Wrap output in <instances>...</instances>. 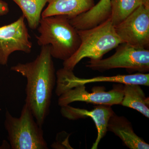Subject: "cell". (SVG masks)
I'll return each instance as SVG.
<instances>
[{
    "label": "cell",
    "mask_w": 149,
    "mask_h": 149,
    "mask_svg": "<svg viewBox=\"0 0 149 149\" xmlns=\"http://www.w3.org/2000/svg\"><path fill=\"white\" fill-rule=\"evenodd\" d=\"M10 70L27 79L25 104L36 122L42 127L50 111L53 91L56 82L55 69L49 46H42L32 61L18 63Z\"/></svg>",
    "instance_id": "cell-1"
},
{
    "label": "cell",
    "mask_w": 149,
    "mask_h": 149,
    "mask_svg": "<svg viewBox=\"0 0 149 149\" xmlns=\"http://www.w3.org/2000/svg\"><path fill=\"white\" fill-rule=\"evenodd\" d=\"M36 36L39 46H49L52 57L66 61L76 52L80 44L77 30L63 15L42 17Z\"/></svg>",
    "instance_id": "cell-2"
},
{
    "label": "cell",
    "mask_w": 149,
    "mask_h": 149,
    "mask_svg": "<svg viewBox=\"0 0 149 149\" xmlns=\"http://www.w3.org/2000/svg\"><path fill=\"white\" fill-rule=\"evenodd\" d=\"M80 44L76 52L63 62V68L73 71L83 58H102L104 55L123 43L109 18L93 28L77 30Z\"/></svg>",
    "instance_id": "cell-3"
},
{
    "label": "cell",
    "mask_w": 149,
    "mask_h": 149,
    "mask_svg": "<svg viewBox=\"0 0 149 149\" xmlns=\"http://www.w3.org/2000/svg\"><path fill=\"white\" fill-rule=\"evenodd\" d=\"M5 117V128L12 149H48L42 127L38 125L26 104L23 106L19 117L13 116L8 110Z\"/></svg>",
    "instance_id": "cell-4"
},
{
    "label": "cell",
    "mask_w": 149,
    "mask_h": 149,
    "mask_svg": "<svg viewBox=\"0 0 149 149\" xmlns=\"http://www.w3.org/2000/svg\"><path fill=\"white\" fill-rule=\"evenodd\" d=\"M116 49L113 55L105 59H91L86 66L101 72L118 68H125L130 73L149 72V49L137 47L125 43H121Z\"/></svg>",
    "instance_id": "cell-5"
},
{
    "label": "cell",
    "mask_w": 149,
    "mask_h": 149,
    "mask_svg": "<svg viewBox=\"0 0 149 149\" xmlns=\"http://www.w3.org/2000/svg\"><path fill=\"white\" fill-rule=\"evenodd\" d=\"M30 38L23 15L13 23L0 27V65H6L14 52L30 53L32 48Z\"/></svg>",
    "instance_id": "cell-6"
},
{
    "label": "cell",
    "mask_w": 149,
    "mask_h": 149,
    "mask_svg": "<svg viewBox=\"0 0 149 149\" xmlns=\"http://www.w3.org/2000/svg\"><path fill=\"white\" fill-rule=\"evenodd\" d=\"M114 27L123 43L149 49V9L143 5Z\"/></svg>",
    "instance_id": "cell-7"
},
{
    "label": "cell",
    "mask_w": 149,
    "mask_h": 149,
    "mask_svg": "<svg viewBox=\"0 0 149 149\" xmlns=\"http://www.w3.org/2000/svg\"><path fill=\"white\" fill-rule=\"evenodd\" d=\"M123 84L118 83L110 91H104L100 88L90 93L86 91L85 85H78L63 91L59 96L58 102L61 107L75 102L111 106L120 104L123 98Z\"/></svg>",
    "instance_id": "cell-8"
},
{
    "label": "cell",
    "mask_w": 149,
    "mask_h": 149,
    "mask_svg": "<svg viewBox=\"0 0 149 149\" xmlns=\"http://www.w3.org/2000/svg\"><path fill=\"white\" fill-rule=\"evenodd\" d=\"M56 93L59 96L65 90L80 85L100 82H111L123 84H136L149 86V74L138 73L111 76H98L91 78H80L75 76L73 71L63 68L57 71Z\"/></svg>",
    "instance_id": "cell-9"
},
{
    "label": "cell",
    "mask_w": 149,
    "mask_h": 149,
    "mask_svg": "<svg viewBox=\"0 0 149 149\" xmlns=\"http://www.w3.org/2000/svg\"><path fill=\"white\" fill-rule=\"evenodd\" d=\"M61 115L70 120H76L90 117L93 119L97 131V136L91 149H97L100 141L106 135L109 120L114 111L111 106L97 105L91 110L73 107L69 105L61 107Z\"/></svg>",
    "instance_id": "cell-10"
},
{
    "label": "cell",
    "mask_w": 149,
    "mask_h": 149,
    "mask_svg": "<svg viewBox=\"0 0 149 149\" xmlns=\"http://www.w3.org/2000/svg\"><path fill=\"white\" fill-rule=\"evenodd\" d=\"M47 7L42 17L63 15L70 19L90 10L95 5L94 0H47Z\"/></svg>",
    "instance_id": "cell-11"
},
{
    "label": "cell",
    "mask_w": 149,
    "mask_h": 149,
    "mask_svg": "<svg viewBox=\"0 0 149 149\" xmlns=\"http://www.w3.org/2000/svg\"><path fill=\"white\" fill-rule=\"evenodd\" d=\"M107 131L119 137L130 149H148L149 145L134 132L131 122L123 116L115 113L109 120Z\"/></svg>",
    "instance_id": "cell-12"
},
{
    "label": "cell",
    "mask_w": 149,
    "mask_h": 149,
    "mask_svg": "<svg viewBox=\"0 0 149 149\" xmlns=\"http://www.w3.org/2000/svg\"><path fill=\"white\" fill-rule=\"evenodd\" d=\"M111 0H100L90 10L69 19L77 30L93 28L110 18L111 9Z\"/></svg>",
    "instance_id": "cell-13"
},
{
    "label": "cell",
    "mask_w": 149,
    "mask_h": 149,
    "mask_svg": "<svg viewBox=\"0 0 149 149\" xmlns=\"http://www.w3.org/2000/svg\"><path fill=\"white\" fill-rule=\"evenodd\" d=\"M123 96L120 105L136 110L149 118V98L146 97L140 85L123 84Z\"/></svg>",
    "instance_id": "cell-14"
},
{
    "label": "cell",
    "mask_w": 149,
    "mask_h": 149,
    "mask_svg": "<svg viewBox=\"0 0 149 149\" xmlns=\"http://www.w3.org/2000/svg\"><path fill=\"white\" fill-rule=\"evenodd\" d=\"M21 10L30 29H37L47 0H12Z\"/></svg>",
    "instance_id": "cell-15"
},
{
    "label": "cell",
    "mask_w": 149,
    "mask_h": 149,
    "mask_svg": "<svg viewBox=\"0 0 149 149\" xmlns=\"http://www.w3.org/2000/svg\"><path fill=\"white\" fill-rule=\"evenodd\" d=\"M110 19L113 26L120 24L139 7L142 0H111Z\"/></svg>",
    "instance_id": "cell-16"
},
{
    "label": "cell",
    "mask_w": 149,
    "mask_h": 149,
    "mask_svg": "<svg viewBox=\"0 0 149 149\" xmlns=\"http://www.w3.org/2000/svg\"><path fill=\"white\" fill-rule=\"evenodd\" d=\"M9 12L8 5L5 1L0 0V16L6 15Z\"/></svg>",
    "instance_id": "cell-17"
},
{
    "label": "cell",
    "mask_w": 149,
    "mask_h": 149,
    "mask_svg": "<svg viewBox=\"0 0 149 149\" xmlns=\"http://www.w3.org/2000/svg\"><path fill=\"white\" fill-rule=\"evenodd\" d=\"M143 5L149 9V0H142Z\"/></svg>",
    "instance_id": "cell-18"
}]
</instances>
